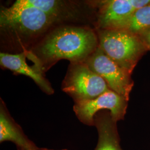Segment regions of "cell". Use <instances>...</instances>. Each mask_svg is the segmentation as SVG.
I'll list each match as a JSON object with an SVG mask.
<instances>
[{
	"instance_id": "cell-1",
	"label": "cell",
	"mask_w": 150,
	"mask_h": 150,
	"mask_svg": "<svg viewBox=\"0 0 150 150\" xmlns=\"http://www.w3.org/2000/svg\"><path fill=\"white\" fill-rule=\"evenodd\" d=\"M98 47L97 34L87 27L66 26L51 31L32 52L48 70L60 59L83 62Z\"/></svg>"
},
{
	"instance_id": "cell-2",
	"label": "cell",
	"mask_w": 150,
	"mask_h": 150,
	"mask_svg": "<svg viewBox=\"0 0 150 150\" xmlns=\"http://www.w3.org/2000/svg\"><path fill=\"white\" fill-rule=\"evenodd\" d=\"M57 22L31 6L13 4L9 7H2L0 11L1 35L13 45L22 47V51Z\"/></svg>"
},
{
	"instance_id": "cell-3",
	"label": "cell",
	"mask_w": 150,
	"mask_h": 150,
	"mask_svg": "<svg viewBox=\"0 0 150 150\" xmlns=\"http://www.w3.org/2000/svg\"><path fill=\"white\" fill-rule=\"evenodd\" d=\"M98 47L131 74L149 51L138 35L121 29L97 30Z\"/></svg>"
},
{
	"instance_id": "cell-4",
	"label": "cell",
	"mask_w": 150,
	"mask_h": 150,
	"mask_svg": "<svg viewBox=\"0 0 150 150\" xmlns=\"http://www.w3.org/2000/svg\"><path fill=\"white\" fill-rule=\"evenodd\" d=\"M62 87L75 102L96 98L110 90L102 77L83 62L71 63Z\"/></svg>"
},
{
	"instance_id": "cell-5",
	"label": "cell",
	"mask_w": 150,
	"mask_h": 150,
	"mask_svg": "<svg viewBox=\"0 0 150 150\" xmlns=\"http://www.w3.org/2000/svg\"><path fill=\"white\" fill-rule=\"evenodd\" d=\"M83 62L102 77L110 90L129 101L134 85L132 74L109 58L98 47Z\"/></svg>"
},
{
	"instance_id": "cell-6",
	"label": "cell",
	"mask_w": 150,
	"mask_h": 150,
	"mask_svg": "<svg viewBox=\"0 0 150 150\" xmlns=\"http://www.w3.org/2000/svg\"><path fill=\"white\" fill-rule=\"evenodd\" d=\"M127 106V100L110 90L96 98L75 102L74 111L82 123L94 126V117L98 112L108 110L113 118L118 122L125 117Z\"/></svg>"
},
{
	"instance_id": "cell-7",
	"label": "cell",
	"mask_w": 150,
	"mask_h": 150,
	"mask_svg": "<svg viewBox=\"0 0 150 150\" xmlns=\"http://www.w3.org/2000/svg\"><path fill=\"white\" fill-rule=\"evenodd\" d=\"M0 64L4 69L30 77L46 93L51 95L54 93L53 88L43 74V65L31 50H24L17 54L1 52Z\"/></svg>"
},
{
	"instance_id": "cell-8",
	"label": "cell",
	"mask_w": 150,
	"mask_h": 150,
	"mask_svg": "<svg viewBox=\"0 0 150 150\" xmlns=\"http://www.w3.org/2000/svg\"><path fill=\"white\" fill-rule=\"evenodd\" d=\"M150 0H108L99 1L98 30L120 29L134 11Z\"/></svg>"
},
{
	"instance_id": "cell-9",
	"label": "cell",
	"mask_w": 150,
	"mask_h": 150,
	"mask_svg": "<svg viewBox=\"0 0 150 150\" xmlns=\"http://www.w3.org/2000/svg\"><path fill=\"white\" fill-rule=\"evenodd\" d=\"M117 122L109 111H101L95 115L94 126L98 134L95 150H123L120 146Z\"/></svg>"
},
{
	"instance_id": "cell-10",
	"label": "cell",
	"mask_w": 150,
	"mask_h": 150,
	"mask_svg": "<svg viewBox=\"0 0 150 150\" xmlns=\"http://www.w3.org/2000/svg\"><path fill=\"white\" fill-rule=\"evenodd\" d=\"M17 5L31 6L55 18L57 21L74 20L79 16L78 7L74 3L55 0H17Z\"/></svg>"
},
{
	"instance_id": "cell-11",
	"label": "cell",
	"mask_w": 150,
	"mask_h": 150,
	"mask_svg": "<svg viewBox=\"0 0 150 150\" xmlns=\"http://www.w3.org/2000/svg\"><path fill=\"white\" fill-rule=\"evenodd\" d=\"M10 141L16 145L17 149H30L35 145L24 134L21 127L9 115L4 102L0 107V142Z\"/></svg>"
},
{
	"instance_id": "cell-12",
	"label": "cell",
	"mask_w": 150,
	"mask_h": 150,
	"mask_svg": "<svg viewBox=\"0 0 150 150\" xmlns=\"http://www.w3.org/2000/svg\"><path fill=\"white\" fill-rule=\"evenodd\" d=\"M150 28V3L138 8L123 24L121 30L139 35Z\"/></svg>"
},
{
	"instance_id": "cell-13",
	"label": "cell",
	"mask_w": 150,
	"mask_h": 150,
	"mask_svg": "<svg viewBox=\"0 0 150 150\" xmlns=\"http://www.w3.org/2000/svg\"><path fill=\"white\" fill-rule=\"evenodd\" d=\"M138 35L143 41L148 50H150V28L139 33Z\"/></svg>"
},
{
	"instance_id": "cell-14",
	"label": "cell",
	"mask_w": 150,
	"mask_h": 150,
	"mask_svg": "<svg viewBox=\"0 0 150 150\" xmlns=\"http://www.w3.org/2000/svg\"><path fill=\"white\" fill-rule=\"evenodd\" d=\"M18 150H67V149H62V150H51V149H48L45 148H40L38 147L37 146H35L34 147L30 149H17Z\"/></svg>"
}]
</instances>
